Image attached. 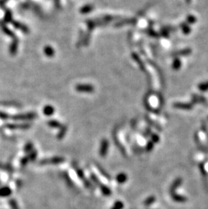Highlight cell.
Instances as JSON below:
<instances>
[{"label": "cell", "instance_id": "6da1fadb", "mask_svg": "<svg viewBox=\"0 0 208 209\" xmlns=\"http://www.w3.org/2000/svg\"><path fill=\"white\" fill-rule=\"evenodd\" d=\"M35 114L33 113H28V114H16L14 116L10 117L11 119L14 120V121H23V120H28L32 119L35 117Z\"/></svg>", "mask_w": 208, "mask_h": 209}, {"label": "cell", "instance_id": "7a4b0ae2", "mask_svg": "<svg viewBox=\"0 0 208 209\" xmlns=\"http://www.w3.org/2000/svg\"><path fill=\"white\" fill-rule=\"evenodd\" d=\"M6 128L11 130L15 129H24L29 127L28 124H8L5 126Z\"/></svg>", "mask_w": 208, "mask_h": 209}, {"label": "cell", "instance_id": "3957f363", "mask_svg": "<svg viewBox=\"0 0 208 209\" xmlns=\"http://www.w3.org/2000/svg\"><path fill=\"white\" fill-rule=\"evenodd\" d=\"M12 190L8 186H4L0 188V197H8L12 194Z\"/></svg>", "mask_w": 208, "mask_h": 209}, {"label": "cell", "instance_id": "277c9868", "mask_svg": "<svg viewBox=\"0 0 208 209\" xmlns=\"http://www.w3.org/2000/svg\"><path fill=\"white\" fill-rule=\"evenodd\" d=\"M174 106L177 108L183 109V110H191L193 108V104L192 103H176L174 104Z\"/></svg>", "mask_w": 208, "mask_h": 209}, {"label": "cell", "instance_id": "5b68a950", "mask_svg": "<svg viewBox=\"0 0 208 209\" xmlns=\"http://www.w3.org/2000/svg\"><path fill=\"white\" fill-rule=\"evenodd\" d=\"M192 102L193 103H201L203 104L206 102V100L203 96H201L197 94L193 95L192 96Z\"/></svg>", "mask_w": 208, "mask_h": 209}, {"label": "cell", "instance_id": "8992f818", "mask_svg": "<svg viewBox=\"0 0 208 209\" xmlns=\"http://www.w3.org/2000/svg\"><path fill=\"white\" fill-rule=\"evenodd\" d=\"M180 27H181V28H182V32H183V33H184V34L188 35L191 33V28H190V26H189V25H188L187 23H182L180 25Z\"/></svg>", "mask_w": 208, "mask_h": 209}, {"label": "cell", "instance_id": "52a82bcc", "mask_svg": "<svg viewBox=\"0 0 208 209\" xmlns=\"http://www.w3.org/2000/svg\"><path fill=\"white\" fill-rule=\"evenodd\" d=\"M17 48H18V40L14 39V41H13V43H12V45L10 46V53L11 54L14 55L16 54L17 51Z\"/></svg>", "mask_w": 208, "mask_h": 209}, {"label": "cell", "instance_id": "ba28073f", "mask_svg": "<svg viewBox=\"0 0 208 209\" xmlns=\"http://www.w3.org/2000/svg\"><path fill=\"white\" fill-rule=\"evenodd\" d=\"M191 52H192L191 49L187 48V49H185V50H180V51H179V52H178L177 54H176V55H182V56H185V55H190L191 54Z\"/></svg>", "mask_w": 208, "mask_h": 209}, {"label": "cell", "instance_id": "9c48e42d", "mask_svg": "<svg viewBox=\"0 0 208 209\" xmlns=\"http://www.w3.org/2000/svg\"><path fill=\"white\" fill-rule=\"evenodd\" d=\"M199 90L201 92H207L208 91V81L205 82V83H201L198 85Z\"/></svg>", "mask_w": 208, "mask_h": 209}, {"label": "cell", "instance_id": "30bf717a", "mask_svg": "<svg viewBox=\"0 0 208 209\" xmlns=\"http://www.w3.org/2000/svg\"><path fill=\"white\" fill-rule=\"evenodd\" d=\"M8 202H9V204H10V208L12 209H19L17 202L14 198L10 199V200H9Z\"/></svg>", "mask_w": 208, "mask_h": 209}, {"label": "cell", "instance_id": "8fae6325", "mask_svg": "<svg viewBox=\"0 0 208 209\" xmlns=\"http://www.w3.org/2000/svg\"><path fill=\"white\" fill-rule=\"evenodd\" d=\"M1 27L2 28V30L4 31V33H6V34H7L8 35H10V36L14 37V34H13V33L11 32V31L9 30V28L7 27V26H6L4 24H1Z\"/></svg>", "mask_w": 208, "mask_h": 209}, {"label": "cell", "instance_id": "7c38bea8", "mask_svg": "<svg viewBox=\"0 0 208 209\" xmlns=\"http://www.w3.org/2000/svg\"><path fill=\"white\" fill-rule=\"evenodd\" d=\"M197 21V18L193 15H189L187 18V22L189 24H194Z\"/></svg>", "mask_w": 208, "mask_h": 209}, {"label": "cell", "instance_id": "4fadbf2b", "mask_svg": "<svg viewBox=\"0 0 208 209\" xmlns=\"http://www.w3.org/2000/svg\"><path fill=\"white\" fill-rule=\"evenodd\" d=\"M180 66H181V62H180V60L179 59L176 58L175 60L174 61V63H173L174 68V69L177 70L179 68H180Z\"/></svg>", "mask_w": 208, "mask_h": 209}, {"label": "cell", "instance_id": "5bb4252c", "mask_svg": "<svg viewBox=\"0 0 208 209\" xmlns=\"http://www.w3.org/2000/svg\"><path fill=\"white\" fill-rule=\"evenodd\" d=\"M9 118H10V116H9L7 113L0 112V119L6 120V119H8Z\"/></svg>", "mask_w": 208, "mask_h": 209}, {"label": "cell", "instance_id": "9a60e30c", "mask_svg": "<svg viewBox=\"0 0 208 209\" xmlns=\"http://www.w3.org/2000/svg\"><path fill=\"white\" fill-rule=\"evenodd\" d=\"M13 24H14L16 28H18L20 29H22L23 31H27V29H26L25 27H24V26H22V24H21L19 23H13Z\"/></svg>", "mask_w": 208, "mask_h": 209}, {"label": "cell", "instance_id": "2e32d148", "mask_svg": "<svg viewBox=\"0 0 208 209\" xmlns=\"http://www.w3.org/2000/svg\"><path fill=\"white\" fill-rule=\"evenodd\" d=\"M11 15H12V14H11V12H10V11H8V12H6V17H5V20L6 21H7L6 22H10L11 21V19H12V16H11Z\"/></svg>", "mask_w": 208, "mask_h": 209}, {"label": "cell", "instance_id": "e0dca14e", "mask_svg": "<svg viewBox=\"0 0 208 209\" xmlns=\"http://www.w3.org/2000/svg\"><path fill=\"white\" fill-rule=\"evenodd\" d=\"M44 112L45 114H51V112H52V108H51V107L48 106V107H46L44 109Z\"/></svg>", "mask_w": 208, "mask_h": 209}, {"label": "cell", "instance_id": "ac0fdd59", "mask_svg": "<svg viewBox=\"0 0 208 209\" xmlns=\"http://www.w3.org/2000/svg\"><path fill=\"white\" fill-rule=\"evenodd\" d=\"M28 159H29V158L28 157H24V158H22V159H21V166H24L25 164L27 163V162L28 161Z\"/></svg>", "mask_w": 208, "mask_h": 209}, {"label": "cell", "instance_id": "d6986e66", "mask_svg": "<svg viewBox=\"0 0 208 209\" xmlns=\"http://www.w3.org/2000/svg\"><path fill=\"white\" fill-rule=\"evenodd\" d=\"M31 148H32V145H31V144H26V145L24 146V152H30L31 150Z\"/></svg>", "mask_w": 208, "mask_h": 209}, {"label": "cell", "instance_id": "ffe728a7", "mask_svg": "<svg viewBox=\"0 0 208 209\" xmlns=\"http://www.w3.org/2000/svg\"><path fill=\"white\" fill-rule=\"evenodd\" d=\"M4 168H6V167H4V166L2 165L1 164H0V169H4Z\"/></svg>", "mask_w": 208, "mask_h": 209}, {"label": "cell", "instance_id": "44dd1931", "mask_svg": "<svg viewBox=\"0 0 208 209\" xmlns=\"http://www.w3.org/2000/svg\"><path fill=\"white\" fill-rule=\"evenodd\" d=\"M191 1V0H187V1L188 2V3H189V2Z\"/></svg>", "mask_w": 208, "mask_h": 209}]
</instances>
